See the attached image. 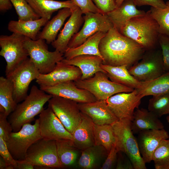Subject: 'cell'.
<instances>
[{"instance_id": "1", "label": "cell", "mask_w": 169, "mask_h": 169, "mask_svg": "<svg viewBox=\"0 0 169 169\" xmlns=\"http://www.w3.org/2000/svg\"><path fill=\"white\" fill-rule=\"evenodd\" d=\"M99 49L105 64L127 65L128 69L138 62L146 50L139 44L122 34L114 26L101 39Z\"/></svg>"}, {"instance_id": "2", "label": "cell", "mask_w": 169, "mask_h": 169, "mask_svg": "<svg viewBox=\"0 0 169 169\" xmlns=\"http://www.w3.org/2000/svg\"><path fill=\"white\" fill-rule=\"evenodd\" d=\"M119 32L138 43L146 51L157 49L159 46V25L150 10L131 19Z\"/></svg>"}, {"instance_id": "3", "label": "cell", "mask_w": 169, "mask_h": 169, "mask_svg": "<svg viewBox=\"0 0 169 169\" xmlns=\"http://www.w3.org/2000/svg\"><path fill=\"white\" fill-rule=\"evenodd\" d=\"M52 96L33 85L29 94L22 103L18 104L15 110L8 117L13 132L19 131L23 125L33 120L35 117L44 109V105Z\"/></svg>"}, {"instance_id": "4", "label": "cell", "mask_w": 169, "mask_h": 169, "mask_svg": "<svg viewBox=\"0 0 169 169\" xmlns=\"http://www.w3.org/2000/svg\"><path fill=\"white\" fill-rule=\"evenodd\" d=\"M111 125L115 137V144L119 151L125 154L134 169H147L140 152L137 139L131 129V121L118 120Z\"/></svg>"}, {"instance_id": "5", "label": "cell", "mask_w": 169, "mask_h": 169, "mask_svg": "<svg viewBox=\"0 0 169 169\" xmlns=\"http://www.w3.org/2000/svg\"><path fill=\"white\" fill-rule=\"evenodd\" d=\"M45 40L37 39L33 40L25 37L24 46L29 58L40 74L50 73L55 68L57 63L64 58V54L55 50H48Z\"/></svg>"}, {"instance_id": "6", "label": "cell", "mask_w": 169, "mask_h": 169, "mask_svg": "<svg viewBox=\"0 0 169 169\" xmlns=\"http://www.w3.org/2000/svg\"><path fill=\"white\" fill-rule=\"evenodd\" d=\"M74 81L77 87L88 90L98 100H106L117 93L130 92L134 90L112 81L106 73L101 71L88 78Z\"/></svg>"}, {"instance_id": "7", "label": "cell", "mask_w": 169, "mask_h": 169, "mask_svg": "<svg viewBox=\"0 0 169 169\" xmlns=\"http://www.w3.org/2000/svg\"><path fill=\"white\" fill-rule=\"evenodd\" d=\"M41 138L38 119L34 124H25L19 131L12 132L6 141L8 150L14 159L22 161L25 159L30 146Z\"/></svg>"}, {"instance_id": "8", "label": "cell", "mask_w": 169, "mask_h": 169, "mask_svg": "<svg viewBox=\"0 0 169 169\" xmlns=\"http://www.w3.org/2000/svg\"><path fill=\"white\" fill-rule=\"evenodd\" d=\"M130 74L140 81L153 80L164 73L161 49L146 50L141 59L128 69Z\"/></svg>"}, {"instance_id": "9", "label": "cell", "mask_w": 169, "mask_h": 169, "mask_svg": "<svg viewBox=\"0 0 169 169\" xmlns=\"http://www.w3.org/2000/svg\"><path fill=\"white\" fill-rule=\"evenodd\" d=\"M25 38L23 35L13 33L10 35L0 36V55L6 62V76L28 58V53L24 46Z\"/></svg>"}, {"instance_id": "10", "label": "cell", "mask_w": 169, "mask_h": 169, "mask_svg": "<svg viewBox=\"0 0 169 169\" xmlns=\"http://www.w3.org/2000/svg\"><path fill=\"white\" fill-rule=\"evenodd\" d=\"M40 73L29 58H28L6 75L12 83L13 99L17 104L27 96L30 83L36 79Z\"/></svg>"}, {"instance_id": "11", "label": "cell", "mask_w": 169, "mask_h": 169, "mask_svg": "<svg viewBox=\"0 0 169 169\" xmlns=\"http://www.w3.org/2000/svg\"><path fill=\"white\" fill-rule=\"evenodd\" d=\"M24 160L34 166L62 168L55 140H38L29 148Z\"/></svg>"}, {"instance_id": "12", "label": "cell", "mask_w": 169, "mask_h": 169, "mask_svg": "<svg viewBox=\"0 0 169 169\" xmlns=\"http://www.w3.org/2000/svg\"><path fill=\"white\" fill-rule=\"evenodd\" d=\"M83 17L84 24L81 30L72 38L68 48L76 47L98 32L106 33L113 25L106 14L87 12ZM67 48V49H68Z\"/></svg>"}, {"instance_id": "13", "label": "cell", "mask_w": 169, "mask_h": 169, "mask_svg": "<svg viewBox=\"0 0 169 169\" xmlns=\"http://www.w3.org/2000/svg\"><path fill=\"white\" fill-rule=\"evenodd\" d=\"M48 106L53 111L67 130L72 134L81 120L78 103L62 97L53 96Z\"/></svg>"}, {"instance_id": "14", "label": "cell", "mask_w": 169, "mask_h": 169, "mask_svg": "<svg viewBox=\"0 0 169 169\" xmlns=\"http://www.w3.org/2000/svg\"><path fill=\"white\" fill-rule=\"evenodd\" d=\"M142 98L135 89L130 92L115 94L105 101L109 108L118 120L132 121L135 109L138 108Z\"/></svg>"}, {"instance_id": "15", "label": "cell", "mask_w": 169, "mask_h": 169, "mask_svg": "<svg viewBox=\"0 0 169 169\" xmlns=\"http://www.w3.org/2000/svg\"><path fill=\"white\" fill-rule=\"evenodd\" d=\"M40 133L42 138L57 140H72V134L65 128L61 122L49 107L44 109L38 119Z\"/></svg>"}, {"instance_id": "16", "label": "cell", "mask_w": 169, "mask_h": 169, "mask_svg": "<svg viewBox=\"0 0 169 169\" xmlns=\"http://www.w3.org/2000/svg\"><path fill=\"white\" fill-rule=\"evenodd\" d=\"M82 73L78 67L58 62L53 70L46 74H40L36 79L40 86H52L69 81H75L81 78Z\"/></svg>"}, {"instance_id": "17", "label": "cell", "mask_w": 169, "mask_h": 169, "mask_svg": "<svg viewBox=\"0 0 169 169\" xmlns=\"http://www.w3.org/2000/svg\"><path fill=\"white\" fill-rule=\"evenodd\" d=\"M40 87L48 94L68 99L78 103H88L97 100L90 92L77 87L74 81L64 82L52 86Z\"/></svg>"}, {"instance_id": "18", "label": "cell", "mask_w": 169, "mask_h": 169, "mask_svg": "<svg viewBox=\"0 0 169 169\" xmlns=\"http://www.w3.org/2000/svg\"><path fill=\"white\" fill-rule=\"evenodd\" d=\"M169 138L168 133L164 128L146 130L138 133L137 140L139 150L146 163L152 161L154 152L161 141Z\"/></svg>"}, {"instance_id": "19", "label": "cell", "mask_w": 169, "mask_h": 169, "mask_svg": "<svg viewBox=\"0 0 169 169\" xmlns=\"http://www.w3.org/2000/svg\"><path fill=\"white\" fill-rule=\"evenodd\" d=\"M83 14L78 7L72 9L69 18L58 35L57 38L51 44L56 50L64 54L71 39L79 31L84 22Z\"/></svg>"}, {"instance_id": "20", "label": "cell", "mask_w": 169, "mask_h": 169, "mask_svg": "<svg viewBox=\"0 0 169 169\" xmlns=\"http://www.w3.org/2000/svg\"><path fill=\"white\" fill-rule=\"evenodd\" d=\"M78 104L80 111L88 115L94 124L111 125L118 120L107 106L105 100Z\"/></svg>"}, {"instance_id": "21", "label": "cell", "mask_w": 169, "mask_h": 169, "mask_svg": "<svg viewBox=\"0 0 169 169\" xmlns=\"http://www.w3.org/2000/svg\"><path fill=\"white\" fill-rule=\"evenodd\" d=\"M64 63L73 65L78 67L81 71L82 75L80 79H84L94 76L97 72H106L100 67L103 59L101 57L92 55H81L70 59L64 58L61 61Z\"/></svg>"}, {"instance_id": "22", "label": "cell", "mask_w": 169, "mask_h": 169, "mask_svg": "<svg viewBox=\"0 0 169 169\" xmlns=\"http://www.w3.org/2000/svg\"><path fill=\"white\" fill-rule=\"evenodd\" d=\"M136 7L131 0H125L120 6L106 15L113 26L119 31L131 19L146 13Z\"/></svg>"}, {"instance_id": "23", "label": "cell", "mask_w": 169, "mask_h": 169, "mask_svg": "<svg viewBox=\"0 0 169 169\" xmlns=\"http://www.w3.org/2000/svg\"><path fill=\"white\" fill-rule=\"evenodd\" d=\"M81 113V121L72 134V141L78 149L83 150L95 145L94 124L88 115Z\"/></svg>"}, {"instance_id": "24", "label": "cell", "mask_w": 169, "mask_h": 169, "mask_svg": "<svg viewBox=\"0 0 169 169\" xmlns=\"http://www.w3.org/2000/svg\"><path fill=\"white\" fill-rule=\"evenodd\" d=\"M163 123L156 115L146 109L137 108L131 121V128L135 134L146 130L163 129Z\"/></svg>"}, {"instance_id": "25", "label": "cell", "mask_w": 169, "mask_h": 169, "mask_svg": "<svg viewBox=\"0 0 169 169\" xmlns=\"http://www.w3.org/2000/svg\"><path fill=\"white\" fill-rule=\"evenodd\" d=\"M30 7L40 18L50 19L53 13L65 8L74 9L77 6L73 0L58 1L54 0H26Z\"/></svg>"}, {"instance_id": "26", "label": "cell", "mask_w": 169, "mask_h": 169, "mask_svg": "<svg viewBox=\"0 0 169 169\" xmlns=\"http://www.w3.org/2000/svg\"><path fill=\"white\" fill-rule=\"evenodd\" d=\"M72 12V9L69 8H64L59 10L57 14L48 21L41 32L39 33L37 39L45 40L47 44H51L56 39L59 31Z\"/></svg>"}, {"instance_id": "27", "label": "cell", "mask_w": 169, "mask_h": 169, "mask_svg": "<svg viewBox=\"0 0 169 169\" xmlns=\"http://www.w3.org/2000/svg\"><path fill=\"white\" fill-rule=\"evenodd\" d=\"M48 20L43 18L28 21L11 20L8 24V29L13 33L22 35L35 40L37 39L41 28Z\"/></svg>"}, {"instance_id": "28", "label": "cell", "mask_w": 169, "mask_h": 169, "mask_svg": "<svg viewBox=\"0 0 169 169\" xmlns=\"http://www.w3.org/2000/svg\"><path fill=\"white\" fill-rule=\"evenodd\" d=\"M100 67L113 82L134 89L141 85V82L137 80L130 74L125 65L113 66L102 64Z\"/></svg>"}, {"instance_id": "29", "label": "cell", "mask_w": 169, "mask_h": 169, "mask_svg": "<svg viewBox=\"0 0 169 169\" xmlns=\"http://www.w3.org/2000/svg\"><path fill=\"white\" fill-rule=\"evenodd\" d=\"M106 33L102 32H97L79 46L74 48H68L64 54V58L69 59L81 55H96L102 58L99 50V45L101 39Z\"/></svg>"}, {"instance_id": "30", "label": "cell", "mask_w": 169, "mask_h": 169, "mask_svg": "<svg viewBox=\"0 0 169 169\" xmlns=\"http://www.w3.org/2000/svg\"><path fill=\"white\" fill-rule=\"evenodd\" d=\"M108 153L103 146L94 145L83 150L77 163L79 167L83 169L97 168Z\"/></svg>"}, {"instance_id": "31", "label": "cell", "mask_w": 169, "mask_h": 169, "mask_svg": "<svg viewBox=\"0 0 169 169\" xmlns=\"http://www.w3.org/2000/svg\"><path fill=\"white\" fill-rule=\"evenodd\" d=\"M136 89L142 98L169 92V72L164 73L153 80L141 82L140 86Z\"/></svg>"}, {"instance_id": "32", "label": "cell", "mask_w": 169, "mask_h": 169, "mask_svg": "<svg viewBox=\"0 0 169 169\" xmlns=\"http://www.w3.org/2000/svg\"><path fill=\"white\" fill-rule=\"evenodd\" d=\"M58 156L62 168L71 166L75 163L78 156V149L71 140H56Z\"/></svg>"}, {"instance_id": "33", "label": "cell", "mask_w": 169, "mask_h": 169, "mask_svg": "<svg viewBox=\"0 0 169 169\" xmlns=\"http://www.w3.org/2000/svg\"><path fill=\"white\" fill-rule=\"evenodd\" d=\"M13 89L12 82L6 77H0V107L5 110L8 116L15 109L18 104L13 97Z\"/></svg>"}, {"instance_id": "34", "label": "cell", "mask_w": 169, "mask_h": 169, "mask_svg": "<svg viewBox=\"0 0 169 169\" xmlns=\"http://www.w3.org/2000/svg\"><path fill=\"white\" fill-rule=\"evenodd\" d=\"M94 135L95 145L103 146L109 153L115 142L111 125L94 124Z\"/></svg>"}, {"instance_id": "35", "label": "cell", "mask_w": 169, "mask_h": 169, "mask_svg": "<svg viewBox=\"0 0 169 169\" xmlns=\"http://www.w3.org/2000/svg\"><path fill=\"white\" fill-rule=\"evenodd\" d=\"M152 161L156 169H169V139L161 141L154 152Z\"/></svg>"}, {"instance_id": "36", "label": "cell", "mask_w": 169, "mask_h": 169, "mask_svg": "<svg viewBox=\"0 0 169 169\" xmlns=\"http://www.w3.org/2000/svg\"><path fill=\"white\" fill-rule=\"evenodd\" d=\"M152 96L149 101L148 110L159 118L169 115V92Z\"/></svg>"}, {"instance_id": "37", "label": "cell", "mask_w": 169, "mask_h": 169, "mask_svg": "<svg viewBox=\"0 0 169 169\" xmlns=\"http://www.w3.org/2000/svg\"><path fill=\"white\" fill-rule=\"evenodd\" d=\"M165 8L151 7V14L158 23L160 33L169 37V1L166 3Z\"/></svg>"}, {"instance_id": "38", "label": "cell", "mask_w": 169, "mask_h": 169, "mask_svg": "<svg viewBox=\"0 0 169 169\" xmlns=\"http://www.w3.org/2000/svg\"><path fill=\"white\" fill-rule=\"evenodd\" d=\"M14 8L19 20L28 21L41 18L33 10L26 0H9Z\"/></svg>"}, {"instance_id": "39", "label": "cell", "mask_w": 169, "mask_h": 169, "mask_svg": "<svg viewBox=\"0 0 169 169\" xmlns=\"http://www.w3.org/2000/svg\"><path fill=\"white\" fill-rule=\"evenodd\" d=\"M159 43L161 51L164 73L169 72V37L160 34Z\"/></svg>"}, {"instance_id": "40", "label": "cell", "mask_w": 169, "mask_h": 169, "mask_svg": "<svg viewBox=\"0 0 169 169\" xmlns=\"http://www.w3.org/2000/svg\"><path fill=\"white\" fill-rule=\"evenodd\" d=\"M0 155L7 164L6 169H16L17 165L16 161L14 159L8 148L6 141L0 136Z\"/></svg>"}, {"instance_id": "41", "label": "cell", "mask_w": 169, "mask_h": 169, "mask_svg": "<svg viewBox=\"0 0 169 169\" xmlns=\"http://www.w3.org/2000/svg\"><path fill=\"white\" fill-rule=\"evenodd\" d=\"M5 112H0V136L6 141L13 132L12 127Z\"/></svg>"}, {"instance_id": "42", "label": "cell", "mask_w": 169, "mask_h": 169, "mask_svg": "<svg viewBox=\"0 0 169 169\" xmlns=\"http://www.w3.org/2000/svg\"><path fill=\"white\" fill-rule=\"evenodd\" d=\"M119 151L115 144L113 145L103 164L101 169H113L117 162Z\"/></svg>"}, {"instance_id": "43", "label": "cell", "mask_w": 169, "mask_h": 169, "mask_svg": "<svg viewBox=\"0 0 169 169\" xmlns=\"http://www.w3.org/2000/svg\"><path fill=\"white\" fill-rule=\"evenodd\" d=\"M83 14L87 12L102 13L95 5L92 0H73ZM103 14V13H102Z\"/></svg>"}, {"instance_id": "44", "label": "cell", "mask_w": 169, "mask_h": 169, "mask_svg": "<svg viewBox=\"0 0 169 169\" xmlns=\"http://www.w3.org/2000/svg\"><path fill=\"white\" fill-rule=\"evenodd\" d=\"M103 14H106L117 8L115 0H92Z\"/></svg>"}, {"instance_id": "45", "label": "cell", "mask_w": 169, "mask_h": 169, "mask_svg": "<svg viewBox=\"0 0 169 169\" xmlns=\"http://www.w3.org/2000/svg\"><path fill=\"white\" fill-rule=\"evenodd\" d=\"M136 6L140 7L149 5L154 7L165 8L166 7V3L163 0H131Z\"/></svg>"}, {"instance_id": "46", "label": "cell", "mask_w": 169, "mask_h": 169, "mask_svg": "<svg viewBox=\"0 0 169 169\" xmlns=\"http://www.w3.org/2000/svg\"><path fill=\"white\" fill-rule=\"evenodd\" d=\"M116 168L117 169H133V165L127 157L125 158L121 156L117 160Z\"/></svg>"}, {"instance_id": "47", "label": "cell", "mask_w": 169, "mask_h": 169, "mask_svg": "<svg viewBox=\"0 0 169 169\" xmlns=\"http://www.w3.org/2000/svg\"><path fill=\"white\" fill-rule=\"evenodd\" d=\"M17 165L16 169H33L34 166L24 160L16 161Z\"/></svg>"}, {"instance_id": "48", "label": "cell", "mask_w": 169, "mask_h": 169, "mask_svg": "<svg viewBox=\"0 0 169 169\" xmlns=\"http://www.w3.org/2000/svg\"><path fill=\"white\" fill-rule=\"evenodd\" d=\"M13 5L9 0H0V10L4 12L10 9Z\"/></svg>"}, {"instance_id": "49", "label": "cell", "mask_w": 169, "mask_h": 169, "mask_svg": "<svg viewBox=\"0 0 169 169\" xmlns=\"http://www.w3.org/2000/svg\"><path fill=\"white\" fill-rule=\"evenodd\" d=\"M7 167L6 163L3 158L0 156V169H6Z\"/></svg>"}, {"instance_id": "50", "label": "cell", "mask_w": 169, "mask_h": 169, "mask_svg": "<svg viewBox=\"0 0 169 169\" xmlns=\"http://www.w3.org/2000/svg\"><path fill=\"white\" fill-rule=\"evenodd\" d=\"M124 0H115L117 7H118L120 6Z\"/></svg>"}, {"instance_id": "51", "label": "cell", "mask_w": 169, "mask_h": 169, "mask_svg": "<svg viewBox=\"0 0 169 169\" xmlns=\"http://www.w3.org/2000/svg\"><path fill=\"white\" fill-rule=\"evenodd\" d=\"M166 120L168 123H169V115L166 117Z\"/></svg>"}]
</instances>
